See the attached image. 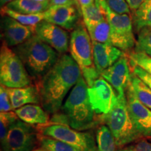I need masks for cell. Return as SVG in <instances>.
Returning a JSON list of instances; mask_svg holds the SVG:
<instances>
[{
  "mask_svg": "<svg viewBox=\"0 0 151 151\" xmlns=\"http://www.w3.org/2000/svg\"><path fill=\"white\" fill-rule=\"evenodd\" d=\"M82 76L80 67L72 56L64 54L60 57L38 83L43 109L48 113H58L68 92Z\"/></svg>",
  "mask_w": 151,
  "mask_h": 151,
  "instance_id": "1",
  "label": "cell"
},
{
  "mask_svg": "<svg viewBox=\"0 0 151 151\" xmlns=\"http://www.w3.org/2000/svg\"><path fill=\"white\" fill-rule=\"evenodd\" d=\"M30 77L41 80L58 61L56 50L36 35L15 48Z\"/></svg>",
  "mask_w": 151,
  "mask_h": 151,
  "instance_id": "2",
  "label": "cell"
},
{
  "mask_svg": "<svg viewBox=\"0 0 151 151\" xmlns=\"http://www.w3.org/2000/svg\"><path fill=\"white\" fill-rule=\"evenodd\" d=\"M88 90V86L82 76L62 106L68 126L78 131L90 129L97 123Z\"/></svg>",
  "mask_w": 151,
  "mask_h": 151,
  "instance_id": "3",
  "label": "cell"
},
{
  "mask_svg": "<svg viewBox=\"0 0 151 151\" xmlns=\"http://www.w3.org/2000/svg\"><path fill=\"white\" fill-rule=\"evenodd\" d=\"M101 118L111 130L118 147L125 146L142 137L132 122L126 94L118 96L112 110L108 114L101 116Z\"/></svg>",
  "mask_w": 151,
  "mask_h": 151,
  "instance_id": "4",
  "label": "cell"
},
{
  "mask_svg": "<svg viewBox=\"0 0 151 151\" xmlns=\"http://www.w3.org/2000/svg\"><path fill=\"white\" fill-rule=\"evenodd\" d=\"M69 49L71 55L80 67L88 87L100 76L93 60L92 43L86 25L79 24L71 34Z\"/></svg>",
  "mask_w": 151,
  "mask_h": 151,
  "instance_id": "5",
  "label": "cell"
},
{
  "mask_svg": "<svg viewBox=\"0 0 151 151\" xmlns=\"http://www.w3.org/2000/svg\"><path fill=\"white\" fill-rule=\"evenodd\" d=\"M0 82L8 88H23L31 83L21 60L4 42L0 50Z\"/></svg>",
  "mask_w": 151,
  "mask_h": 151,
  "instance_id": "6",
  "label": "cell"
},
{
  "mask_svg": "<svg viewBox=\"0 0 151 151\" xmlns=\"http://www.w3.org/2000/svg\"><path fill=\"white\" fill-rule=\"evenodd\" d=\"M39 134L63 141L81 151H97L96 141L90 133L79 132L60 124L38 126Z\"/></svg>",
  "mask_w": 151,
  "mask_h": 151,
  "instance_id": "7",
  "label": "cell"
},
{
  "mask_svg": "<svg viewBox=\"0 0 151 151\" xmlns=\"http://www.w3.org/2000/svg\"><path fill=\"white\" fill-rule=\"evenodd\" d=\"M105 15L110 24L111 43L123 51H127L133 48L135 39L132 20L128 14L115 13L107 5Z\"/></svg>",
  "mask_w": 151,
  "mask_h": 151,
  "instance_id": "8",
  "label": "cell"
},
{
  "mask_svg": "<svg viewBox=\"0 0 151 151\" xmlns=\"http://www.w3.org/2000/svg\"><path fill=\"white\" fill-rule=\"evenodd\" d=\"M39 134L31 124L18 119L12 124L2 144L3 151H32Z\"/></svg>",
  "mask_w": 151,
  "mask_h": 151,
  "instance_id": "9",
  "label": "cell"
},
{
  "mask_svg": "<svg viewBox=\"0 0 151 151\" xmlns=\"http://www.w3.org/2000/svg\"><path fill=\"white\" fill-rule=\"evenodd\" d=\"M88 97L94 113L106 115L112 110L118 99L116 90L101 76L88 87Z\"/></svg>",
  "mask_w": 151,
  "mask_h": 151,
  "instance_id": "10",
  "label": "cell"
},
{
  "mask_svg": "<svg viewBox=\"0 0 151 151\" xmlns=\"http://www.w3.org/2000/svg\"><path fill=\"white\" fill-rule=\"evenodd\" d=\"M127 106L136 129L142 137H151V110L136 95L131 82L126 91Z\"/></svg>",
  "mask_w": 151,
  "mask_h": 151,
  "instance_id": "11",
  "label": "cell"
},
{
  "mask_svg": "<svg viewBox=\"0 0 151 151\" xmlns=\"http://www.w3.org/2000/svg\"><path fill=\"white\" fill-rule=\"evenodd\" d=\"M35 33L57 52L62 54L67 52L70 41H69L67 32L63 28L43 20L36 26Z\"/></svg>",
  "mask_w": 151,
  "mask_h": 151,
  "instance_id": "12",
  "label": "cell"
},
{
  "mask_svg": "<svg viewBox=\"0 0 151 151\" xmlns=\"http://www.w3.org/2000/svg\"><path fill=\"white\" fill-rule=\"evenodd\" d=\"M44 20L67 30L74 29L79 24L81 7L76 5L52 6L44 12Z\"/></svg>",
  "mask_w": 151,
  "mask_h": 151,
  "instance_id": "13",
  "label": "cell"
},
{
  "mask_svg": "<svg viewBox=\"0 0 151 151\" xmlns=\"http://www.w3.org/2000/svg\"><path fill=\"white\" fill-rule=\"evenodd\" d=\"M129 60L123 55L111 67L104 71L100 76L106 80L116 90L118 96L124 95L131 82Z\"/></svg>",
  "mask_w": 151,
  "mask_h": 151,
  "instance_id": "14",
  "label": "cell"
},
{
  "mask_svg": "<svg viewBox=\"0 0 151 151\" xmlns=\"http://www.w3.org/2000/svg\"><path fill=\"white\" fill-rule=\"evenodd\" d=\"M1 29L4 42L8 46L22 44L35 35L33 29L7 16H4L1 20Z\"/></svg>",
  "mask_w": 151,
  "mask_h": 151,
  "instance_id": "15",
  "label": "cell"
},
{
  "mask_svg": "<svg viewBox=\"0 0 151 151\" xmlns=\"http://www.w3.org/2000/svg\"><path fill=\"white\" fill-rule=\"evenodd\" d=\"M93 60L99 76L106 69L111 67L124 53L111 43H102L92 41Z\"/></svg>",
  "mask_w": 151,
  "mask_h": 151,
  "instance_id": "16",
  "label": "cell"
},
{
  "mask_svg": "<svg viewBox=\"0 0 151 151\" xmlns=\"http://www.w3.org/2000/svg\"><path fill=\"white\" fill-rule=\"evenodd\" d=\"M13 109H17L27 104H37L41 102L37 87L27 86L23 88H8Z\"/></svg>",
  "mask_w": 151,
  "mask_h": 151,
  "instance_id": "17",
  "label": "cell"
},
{
  "mask_svg": "<svg viewBox=\"0 0 151 151\" xmlns=\"http://www.w3.org/2000/svg\"><path fill=\"white\" fill-rule=\"evenodd\" d=\"M20 120L29 124L39 126L48 124V115L46 111L37 104H27L15 110Z\"/></svg>",
  "mask_w": 151,
  "mask_h": 151,
  "instance_id": "18",
  "label": "cell"
},
{
  "mask_svg": "<svg viewBox=\"0 0 151 151\" xmlns=\"http://www.w3.org/2000/svg\"><path fill=\"white\" fill-rule=\"evenodd\" d=\"M4 6L23 14H36L44 13L50 7V1L41 2L35 0H13Z\"/></svg>",
  "mask_w": 151,
  "mask_h": 151,
  "instance_id": "19",
  "label": "cell"
},
{
  "mask_svg": "<svg viewBox=\"0 0 151 151\" xmlns=\"http://www.w3.org/2000/svg\"><path fill=\"white\" fill-rule=\"evenodd\" d=\"M136 31L139 32L144 27L151 28V0H144L132 17Z\"/></svg>",
  "mask_w": 151,
  "mask_h": 151,
  "instance_id": "20",
  "label": "cell"
},
{
  "mask_svg": "<svg viewBox=\"0 0 151 151\" xmlns=\"http://www.w3.org/2000/svg\"><path fill=\"white\" fill-rule=\"evenodd\" d=\"M95 141L98 151H116L117 144L115 138L106 124L97 128Z\"/></svg>",
  "mask_w": 151,
  "mask_h": 151,
  "instance_id": "21",
  "label": "cell"
},
{
  "mask_svg": "<svg viewBox=\"0 0 151 151\" xmlns=\"http://www.w3.org/2000/svg\"><path fill=\"white\" fill-rule=\"evenodd\" d=\"M1 14L4 16H9L15 19L21 24L27 26L34 30L39 22L44 20L45 18L44 13L36 14H23L11 10L6 6H3L1 8Z\"/></svg>",
  "mask_w": 151,
  "mask_h": 151,
  "instance_id": "22",
  "label": "cell"
},
{
  "mask_svg": "<svg viewBox=\"0 0 151 151\" xmlns=\"http://www.w3.org/2000/svg\"><path fill=\"white\" fill-rule=\"evenodd\" d=\"M87 29L92 41L102 43H111V27L106 18L99 23L87 28Z\"/></svg>",
  "mask_w": 151,
  "mask_h": 151,
  "instance_id": "23",
  "label": "cell"
},
{
  "mask_svg": "<svg viewBox=\"0 0 151 151\" xmlns=\"http://www.w3.org/2000/svg\"><path fill=\"white\" fill-rule=\"evenodd\" d=\"M131 84L139 99L151 110L150 88L133 73L131 76Z\"/></svg>",
  "mask_w": 151,
  "mask_h": 151,
  "instance_id": "24",
  "label": "cell"
},
{
  "mask_svg": "<svg viewBox=\"0 0 151 151\" xmlns=\"http://www.w3.org/2000/svg\"><path fill=\"white\" fill-rule=\"evenodd\" d=\"M38 143L41 148L48 151H81L78 148L53 138L39 134Z\"/></svg>",
  "mask_w": 151,
  "mask_h": 151,
  "instance_id": "25",
  "label": "cell"
},
{
  "mask_svg": "<svg viewBox=\"0 0 151 151\" xmlns=\"http://www.w3.org/2000/svg\"><path fill=\"white\" fill-rule=\"evenodd\" d=\"M81 14L86 28L99 23L106 18L105 14L98 8L95 3L86 7H81Z\"/></svg>",
  "mask_w": 151,
  "mask_h": 151,
  "instance_id": "26",
  "label": "cell"
},
{
  "mask_svg": "<svg viewBox=\"0 0 151 151\" xmlns=\"http://www.w3.org/2000/svg\"><path fill=\"white\" fill-rule=\"evenodd\" d=\"M135 51L144 52L151 57V28L144 27L139 32Z\"/></svg>",
  "mask_w": 151,
  "mask_h": 151,
  "instance_id": "27",
  "label": "cell"
},
{
  "mask_svg": "<svg viewBox=\"0 0 151 151\" xmlns=\"http://www.w3.org/2000/svg\"><path fill=\"white\" fill-rule=\"evenodd\" d=\"M18 119V117L14 111L0 113V139L1 144L4 142L7 134L12 124Z\"/></svg>",
  "mask_w": 151,
  "mask_h": 151,
  "instance_id": "28",
  "label": "cell"
},
{
  "mask_svg": "<svg viewBox=\"0 0 151 151\" xmlns=\"http://www.w3.org/2000/svg\"><path fill=\"white\" fill-rule=\"evenodd\" d=\"M129 63L132 67L137 65L151 75V57L142 52H133L129 55Z\"/></svg>",
  "mask_w": 151,
  "mask_h": 151,
  "instance_id": "29",
  "label": "cell"
},
{
  "mask_svg": "<svg viewBox=\"0 0 151 151\" xmlns=\"http://www.w3.org/2000/svg\"><path fill=\"white\" fill-rule=\"evenodd\" d=\"M109 9L118 14H129L130 8L126 0H106Z\"/></svg>",
  "mask_w": 151,
  "mask_h": 151,
  "instance_id": "30",
  "label": "cell"
},
{
  "mask_svg": "<svg viewBox=\"0 0 151 151\" xmlns=\"http://www.w3.org/2000/svg\"><path fill=\"white\" fill-rule=\"evenodd\" d=\"M13 110L8 88L1 85L0 86V111L9 112Z\"/></svg>",
  "mask_w": 151,
  "mask_h": 151,
  "instance_id": "31",
  "label": "cell"
},
{
  "mask_svg": "<svg viewBox=\"0 0 151 151\" xmlns=\"http://www.w3.org/2000/svg\"><path fill=\"white\" fill-rule=\"evenodd\" d=\"M133 73L139 77L151 89V75L139 66H133Z\"/></svg>",
  "mask_w": 151,
  "mask_h": 151,
  "instance_id": "32",
  "label": "cell"
},
{
  "mask_svg": "<svg viewBox=\"0 0 151 151\" xmlns=\"http://www.w3.org/2000/svg\"><path fill=\"white\" fill-rule=\"evenodd\" d=\"M124 149L127 151H151V143L142 140Z\"/></svg>",
  "mask_w": 151,
  "mask_h": 151,
  "instance_id": "33",
  "label": "cell"
},
{
  "mask_svg": "<svg viewBox=\"0 0 151 151\" xmlns=\"http://www.w3.org/2000/svg\"><path fill=\"white\" fill-rule=\"evenodd\" d=\"M49 1H50V6L65 5H76L81 6L78 0H49Z\"/></svg>",
  "mask_w": 151,
  "mask_h": 151,
  "instance_id": "34",
  "label": "cell"
},
{
  "mask_svg": "<svg viewBox=\"0 0 151 151\" xmlns=\"http://www.w3.org/2000/svg\"><path fill=\"white\" fill-rule=\"evenodd\" d=\"M126 1H127L130 9L134 11L140 6L144 0H126Z\"/></svg>",
  "mask_w": 151,
  "mask_h": 151,
  "instance_id": "35",
  "label": "cell"
},
{
  "mask_svg": "<svg viewBox=\"0 0 151 151\" xmlns=\"http://www.w3.org/2000/svg\"><path fill=\"white\" fill-rule=\"evenodd\" d=\"M95 4L97 6V7L101 10L104 14H105L106 9L107 8V3L106 0H94Z\"/></svg>",
  "mask_w": 151,
  "mask_h": 151,
  "instance_id": "36",
  "label": "cell"
},
{
  "mask_svg": "<svg viewBox=\"0 0 151 151\" xmlns=\"http://www.w3.org/2000/svg\"><path fill=\"white\" fill-rule=\"evenodd\" d=\"M81 7H86L95 3L94 0H78Z\"/></svg>",
  "mask_w": 151,
  "mask_h": 151,
  "instance_id": "37",
  "label": "cell"
},
{
  "mask_svg": "<svg viewBox=\"0 0 151 151\" xmlns=\"http://www.w3.org/2000/svg\"><path fill=\"white\" fill-rule=\"evenodd\" d=\"M13 0H0V3H1V6L3 7L7 4Z\"/></svg>",
  "mask_w": 151,
  "mask_h": 151,
  "instance_id": "38",
  "label": "cell"
},
{
  "mask_svg": "<svg viewBox=\"0 0 151 151\" xmlns=\"http://www.w3.org/2000/svg\"><path fill=\"white\" fill-rule=\"evenodd\" d=\"M32 151H48V150H46V149H44V148H37V149H34V150H32Z\"/></svg>",
  "mask_w": 151,
  "mask_h": 151,
  "instance_id": "39",
  "label": "cell"
},
{
  "mask_svg": "<svg viewBox=\"0 0 151 151\" xmlns=\"http://www.w3.org/2000/svg\"><path fill=\"white\" fill-rule=\"evenodd\" d=\"M35 1H41V2H45V1H49V0H35Z\"/></svg>",
  "mask_w": 151,
  "mask_h": 151,
  "instance_id": "40",
  "label": "cell"
},
{
  "mask_svg": "<svg viewBox=\"0 0 151 151\" xmlns=\"http://www.w3.org/2000/svg\"><path fill=\"white\" fill-rule=\"evenodd\" d=\"M118 151H127V150H126L125 149L123 148V149H122V150H118Z\"/></svg>",
  "mask_w": 151,
  "mask_h": 151,
  "instance_id": "41",
  "label": "cell"
},
{
  "mask_svg": "<svg viewBox=\"0 0 151 151\" xmlns=\"http://www.w3.org/2000/svg\"><path fill=\"white\" fill-rule=\"evenodd\" d=\"M97 151H98V150H97Z\"/></svg>",
  "mask_w": 151,
  "mask_h": 151,
  "instance_id": "42",
  "label": "cell"
}]
</instances>
